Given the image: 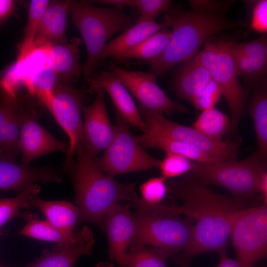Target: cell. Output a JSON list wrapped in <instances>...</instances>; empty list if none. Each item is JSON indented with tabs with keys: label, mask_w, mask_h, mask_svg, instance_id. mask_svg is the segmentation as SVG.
<instances>
[{
	"label": "cell",
	"mask_w": 267,
	"mask_h": 267,
	"mask_svg": "<svg viewBox=\"0 0 267 267\" xmlns=\"http://www.w3.org/2000/svg\"><path fill=\"white\" fill-rule=\"evenodd\" d=\"M253 90L249 105L257 138L258 151L267 157V89L266 78L248 89Z\"/></svg>",
	"instance_id": "26"
},
{
	"label": "cell",
	"mask_w": 267,
	"mask_h": 267,
	"mask_svg": "<svg viewBox=\"0 0 267 267\" xmlns=\"http://www.w3.org/2000/svg\"><path fill=\"white\" fill-rule=\"evenodd\" d=\"M166 181L160 176L152 178L142 183L139 187L141 200L150 205L160 204L168 192Z\"/></svg>",
	"instance_id": "36"
},
{
	"label": "cell",
	"mask_w": 267,
	"mask_h": 267,
	"mask_svg": "<svg viewBox=\"0 0 267 267\" xmlns=\"http://www.w3.org/2000/svg\"><path fill=\"white\" fill-rule=\"evenodd\" d=\"M139 112L145 125L142 132L185 142L220 161L235 160L238 156L239 140L214 141L193 127L170 120L162 112Z\"/></svg>",
	"instance_id": "9"
},
{
	"label": "cell",
	"mask_w": 267,
	"mask_h": 267,
	"mask_svg": "<svg viewBox=\"0 0 267 267\" xmlns=\"http://www.w3.org/2000/svg\"><path fill=\"white\" fill-rule=\"evenodd\" d=\"M49 2L47 0H31L23 38L17 46V64L26 62L35 53L34 43L39 23Z\"/></svg>",
	"instance_id": "28"
},
{
	"label": "cell",
	"mask_w": 267,
	"mask_h": 267,
	"mask_svg": "<svg viewBox=\"0 0 267 267\" xmlns=\"http://www.w3.org/2000/svg\"><path fill=\"white\" fill-rule=\"evenodd\" d=\"M16 9L14 0H0V27L15 14Z\"/></svg>",
	"instance_id": "42"
},
{
	"label": "cell",
	"mask_w": 267,
	"mask_h": 267,
	"mask_svg": "<svg viewBox=\"0 0 267 267\" xmlns=\"http://www.w3.org/2000/svg\"><path fill=\"white\" fill-rule=\"evenodd\" d=\"M248 3L250 8V29L257 33L266 34L267 31V0L249 1Z\"/></svg>",
	"instance_id": "39"
},
{
	"label": "cell",
	"mask_w": 267,
	"mask_h": 267,
	"mask_svg": "<svg viewBox=\"0 0 267 267\" xmlns=\"http://www.w3.org/2000/svg\"><path fill=\"white\" fill-rule=\"evenodd\" d=\"M75 156L68 169L71 171L80 221L103 226L107 214L119 201H130L135 208L140 203L141 199L134 191L135 184L121 183L103 173L85 144L78 149Z\"/></svg>",
	"instance_id": "3"
},
{
	"label": "cell",
	"mask_w": 267,
	"mask_h": 267,
	"mask_svg": "<svg viewBox=\"0 0 267 267\" xmlns=\"http://www.w3.org/2000/svg\"><path fill=\"white\" fill-rule=\"evenodd\" d=\"M208 40L196 59L207 69L211 77L220 87L230 113L228 135L237 134L239 123L244 113L249 90L238 80L233 59L234 41L227 39Z\"/></svg>",
	"instance_id": "5"
},
{
	"label": "cell",
	"mask_w": 267,
	"mask_h": 267,
	"mask_svg": "<svg viewBox=\"0 0 267 267\" xmlns=\"http://www.w3.org/2000/svg\"><path fill=\"white\" fill-rule=\"evenodd\" d=\"M220 261L217 267H260L228 257L226 251L219 254Z\"/></svg>",
	"instance_id": "43"
},
{
	"label": "cell",
	"mask_w": 267,
	"mask_h": 267,
	"mask_svg": "<svg viewBox=\"0 0 267 267\" xmlns=\"http://www.w3.org/2000/svg\"><path fill=\"white\" fill-rule=\"evenodd\" d=\"M19 97L13 98L7 119L5 157L15 159L20 152Z\"/></svg>",
	"instance_id": "34"
},
{
	"label": "cell",
	"mask_w": 267,
	"mask_h": 267,
	"mask_svg": "<svg viewBox=\"0 0 267 267\" xmlns=\"http://www.w3.org/2000/svg\"><path fill=\"white\" fill-rule=\"evenodd\" d=\"M233 55L237 75L244 79L249 88L266 79L267 73L266 36H262L247 42L236 43L233 46Z\"/></svg>",
	"instance_id": "18"
},
{
	"label": "cell",
	"mask_w": 267,
	"mask_h": 267,
	"mask_svg": "<svg viewBox=\"0 0 267 267\" xmlns=\"http://www.w3.org/2000/svg\"><path fill=\"white\" fill-rule=\"evenodd\" d=\"M193 161L173 153H166L160 160L159 168L161 177L167 180L189 173L193 167Z\"/></svg>",
	"instance_id": "35"
},
{
	"label": "cell",
	"mask_w": 267,
	"mask_h": 267,
	"mask_svg": "<svg viewBox=\"0 0 267 267\" xmlns=\"http://www.w3.org/2000/svg\"><path fill=\"white\" fill-rule=\"evenodd\" d=\"M171 34V30L168 28L161 30L114 59L120 61L132 59L144 60L146 62L152 60L165 49L170 41Z\"/></svg>",
	"instance_id": "29"
},
{
	"label": "cell",
	"mask_w": 267,
	"mask_h": 267,
	"mask_svg": "<svg viewBox=\"0 0 267 267\" xmlns=\"http://www.w3.org/2000/svg\"><path fill=\"white\" fill-rule=\"evenodd\" d=\"M89 92L103 89L110 96L117 113L129 125L142 131L144 122L128 89L110 71H101L87 80Z\"/></svg>",
	"instance_id": "17"
},
{
	"label": "cell",
	"mask_w": 267,
	"mask_h": 267,
	"mask_svg": "<svg viewBox=\"0 0 267 267\" xmlns=\"http://www.w3.org/2000/svg\"><path fill=\"white\" fill-rule=\"evenodd\" d=\"M129 126L117 113L114 137L102 157L94 158L97 167L110 177L159 167L160 160L143 149Z\"/></svg>",
	"instance_id": "8"
},
{
	"label": "cell",
	"mask_w": 267,
	"mask_h": 267,
	"mask_svg": "<svg viewBox=\"0 0 267 267\" xmlns=\"http://www.w3.org/2000/svg\"><path fill=\"white\" fill-rule=\"evenodd\" d=\"M13 98L4 96L0 100V156L5 157L7 119Z\"/></svg>",
	"instance_id": "41"
},
{
	"label": "cell",
	"mask_w": 267,
	"mask_h": 267,
	"mask_svg": "<svg viewBox=\"0 0 267 267\" xmlns=\"http://www.w3.org/2000/svg\"><path fill=\"white\" fill-rule=\"evenodd\" d=\"M166 28L168 27L164 22L136 20L134 25L105 45L100 55L101 62L108 57L114 59L154 33Z\"/></svg>",
	"instance_id": "22"
},
{
	"label": "cell",
	"mask_w": 267,
	"mask_h": 267,
	"mask_svg": "<svg viewBox=\"0 0 267 267\" xmlns=\"http://www.w3.org/2000/svg\"><path fill=\"white\" fill-rule=\"evenodd\" d=\"M53 93V102L48 110L67 134L70 141L64 164L67 169L73 163L78 149L85 144L82 120L84 92L71 83L58 80Z\"/></svg>",
	"instance_id": "11"
},
{
	"label": "cell",
	"mask_w": 267,
	"mask_h": 267,
	"mask_svg": "<svg viewBox=\"0 0 267 267\" xmlns=\"http://www.w3.org/2000/svg\"><path fill=\"white\" fill-rule=\"evenodd\" d=\"M230 127V119L228 115L214 107L201 111L192 127L213 141H222Z\"/></svg>",
	"instance_id": "30"
},
{
	"label": "cell",
	"mask_w": 267,
	"mask_h": 267,
	"mask_svg": "<svg viewBox=\"0 0 267 267\" xmlns=\"http://www.w3.org/2000/svg\"><path fill=\"white\" fill-rule=\"evenodd\" d=\"M224 15L172 6L166 13L164 21L172 28L171 36L163 51L146 62L151 72L164 76L196 55L202 44L215 34L247 26L245 21L229 20Z\"/></svg>",
	"instance_id": "2"
},
{
	"label": "cell",
	"mask_w": 267,
	"mask_h": 267,
	"mask_svg": "<svg viewBox=\"0 0 267 267\" xmlns=\"http://www.w3.org/2000/svg\"><path fill=\"white\" fill-rule=\"evenodd\" d=\"M127 251L126 267H168L169 257L163 251L140 244H132Z\"/></svg>",
	"instance_id": "32"
},
{
	"label": "cell",
	"mask_w": 267,
	"mask_h": 267,
	"mask_svg": "<svg viewBox=\"0 0 267 267\" xmlns=\"http://www.w3.org/2000/svg\"><path fill=\"white\" fill-rule=\"evenodd\" d=\"M180 267H188L187 263H183L181 265Z\"/></svg>",
	"instance_id": "46"
},
{
	"label": "cell",
	"mask_w": 267,
	"mask_h": 267,
	"mask_svg": "<svg viewBox=\"0 0 267 267\" xmlns=\"http://www.w3.org/2000/svg\"><path fill=\"white\" fill-rule=\"evenodd\" d=\"M82 44L81 39L75 37L66 43L51 45L44 52L46 54V63L59 80L72 84L81 77L83 68L79 60Z\"/></svg>",
	"instance_id": "20"
},
{
	"label": "cell",
	"mask_w": 267,
	"mask_h": 267,
	"mask_svg": "<svg viewBox=\"0 0 267 267\" xmlns=\"http://www.w3.org/2000/svg\"><path fill=\"white\" fill-rule=\"evenodd\" d=\"M267 156L257 151L240 161H193V167L189 173L205 184L224 188L234 199L242 202L258 192L259 180L267 171Z\"/></svg>",
	"instance_id": "6"
},
{
	"label": "cell",
	"mask_w": 267,
	"mask_h": 267,
	"mask_svg": "<svg viewBox=\"0 0 267 267\" xmlns=\"http://www.w3.org/2000/svg\"><path fill=\"white\" fill-rule=\"evenodd\" d=\"M70 7V0L49 1L39 23L34 43L35 52H44L51 45L68 42L66 28Z\"/></svg>",
	"instance_id": "19"
},
{
	"label": "cell",
	"mask_w": 267,
	"mask_h": 267,
	"mask_svg": "<svg viewBox=\"0 0 267 267\" xmlns=\"http://www.w3.org/2000/svg\"><path fill=\"white\" fill-rule=\"evenodd\" d=\"M136 234L132 244L150 245L169 257L190 244L193 222L170 213L136 211Z\"/></svg>",
	"instance_id": "7"
},
{
	"label": "cell",
	"mask_w": 267,
	"mask_h": 267,
	"mask_svg": "<svg viewBox=\"0 0 267 267\" xmlns=\"http://www.w3.org/2000/svg\"><path fill=\"white\" fill-rule=\"evenodd\" d=\"M169 0H132V8L137 10L140 16L138 21H155L163 12L166 13L172 5Z\"/></svg>",
	"instance_id": "37"
},
{
	"label": "cell",
	"mask_w": 267,
	"mask_h": 267,
	"mask_svg": "<svg viewBox=\"0 0 267 267\" xmlns=\"http://www.w3.org/2000/svg\"><path fill=\"white\" fill-rule=\"evenodd\" d=\"M173 73L172 89L178 99L190 102L212 80L195 56L176 66Z\"/></svg>",
	"instance_id": "21"
},
{
	"label": "cell",
	"mask_w": 267,
	"mask_h": 267,
	"mask_svg": "<svg viewBox=\"0 0 267 267\" xmlns=\"http://www.w3.org/2000/svg\"><path fill=\"white\" fill-rule=\"evenodd\" d=\"M0 234H1V232H0Z\"/></svg>",
	"instance_id": "47"
},
{
	"label": "cell",
	"mask_w": 267,
	"mask_h": 267,
	"mask_svg": "<svg viewBox=\"0 0 267 267\" xmlns=\"http://www.w3.org/2000/svg\"><path fill=\"white\" fill-rule=\"evenodd\" d=\"M94 243L91 238L75 244L56 245L52 251L44 250L39 258L25 267H74L80 257L90 254Z\"/></svg>",
	"instance_id": "25"
},
{
	"label": "cell",
	"mask_w": 267,
	"mask_h": 267,
	"mask_svg": "<svg viewBox=\"0 0 267 267\" xmlns=\"http://www.w3.org/2000/svg\"><path fill=\"white\" fill-rule=\"evenodd\" d=\"M132 203L116 204L107 214L103 226L109 243V254L120 267H126L127 250L136 234L135 213L130 210Z\"/></svg>",
	"instance_id": "14"
},
{
	"label": "cell",
	"mask_w": 267,
	"mask_h": 267,
	"mask_svg": "<svg viewBox=\"0 0 267 267\" xmlns=\"http://www.w3.org/2000/svg\"><path fill=\"white\" fill-rule=\"evenodd\" d=\"M109 69L138 101L139 111L160 112L168 116L188 111L167 95L157 84V75L154 73L127 70L115 64H110Z\"/></svg>",
	"instance_id": "13"
},
{
	"label": "cell",
	"mask_w": 267,
	"mask_h": 267,
	"mask_svg": "<svg viewBox=\"0 0 267 267\" xmlns=\"http://www.w3.org/2000/svg\"><path fill=\"white\" fill-rule=\"evenodd\" d=\"M38 208L46 218V222L61 230L72 232L80 221L78 207L67 201H47L34 195L28 201L26 209Z\"/></svg>",
	"instance_id": "23"
},
{
	"label": "cell",
	"mask_w": 267,
	"mask_h": 267,
	"mask_svg": "<svg viewBox=\"0 0 267 267\" xmlns=\"http://www.w3.org/2000/svg\"><path fill=\"white\" fill-rule=\"evenodd\" d=\"M40 191V187L35 184L24 190L14 198L0 200V227L12 219L20 217L27 221L33 218L31 214L22 213V208H26L29 200Z\"/></svg>",
	"instance_id": "33"
},
{
	"label": "cell",
	"mask_w": 267,
	"mask_h": 267,
	"mask_svg": "<svg viewBox=\"0 0 267 267\" xmlns=\"http://www.w3.org/2000/svg\"><path fill=\"white\" fill-rule=\"evenodd\" d=\"M229 238L237 260L254 265L267 254V205L240 209L231 222Z\"/></svg>",
	"instance_id": "10"
},
{
	"label": "cell",
	"mask_w": 267,
	"mask_h": 267,
	"mask_svg": "<svg viewBox=\"0 0 267 267\" xmlns=\"http://www.w3.org/2000/svg\"><path fill=\"white\" fill-rule=\"evenodd\" d=\"M258 191L261 194L264 204H267V172L261 176L258 184Z\"/></svg>",
	"instance_id": "44"
},
{
	"label": "cell",
	"mask_w": 267,
	"mask_h": 267,
	"mask_svg": "<svg viewBox=\"0 0 267 267\" xmlns=\"http://www.w3.org/2000/svg\"><path fill=\"white\" fill-rule=\"evenodd\" d=\"M142 134L135 136L143 148H158L166 153H173L184 156L190 160L201 162H216L220 161L185 142L142 132Z\"/></svg>",
	"instance_id": "27"
},
{
	"label": "cell",
	"mask_w": 267,
	"mask_h": 267,
	"mask_svg": "<svg viewBox=\"0 0 267 267\" xmlns=\"http://www.w3.org/2000/svg\"><path fill=\"white\" fill-rule=\"evenodd\" d=\"M229 0H190L192 10L225 15L231 5Z\"/></svg>",
	"instance_id": "40"
},
{
	"label": "cell",
	"mask_w": 267,
	"mask_h": 267,
	"mask_svg": "<svg viewBox=\"0 0 267 267\" xmlns=\"http://www.w3.org/2000/svg\"><path fill=\"white\" fill-rule=\"evenodd\" d=\"M222 93L219 85L212 79L191 100L194 107L201 111L212 108L219 101Z\"/></svg>",
	"instance_id": "38"
},
{
	"label": "cell",
	"mask_w": 267,
	"mask_h": 267,
	"mask_svg": "<svg viewBox=\"0 0 267 267\" xmlns=\"http://www.w3.org/2000/svg\"></svg>",
	"instance_id": "48"
},
{
	"label": "cell",
	"mask_w": 267,
	"mask_h": 267,
	"mask_svg": "<svg viewBox=\"0 0 267 267\" xmlns=\"http://www.w3.org/2000/svg\"><path fill=\"white\" fill-rule=\"evenodd\" d=\"M61 181V175L57 169L26 166L15 159L0 156V190H13L19 194L39 182Z\"/></svg>",
	"instance_id": "16"
},
{
	"label": "cell",
	"mask_w": 267,
	"mask_h": 267,
	"mask_svg": "<svg viewBox=\"0 0 267 267\" xmlns=\"http://www.w3.org/2000/svg\"><path fill=\"white\" fill-rule=\"evenodd\" d=\"M30 95L19 97V145L21 163L28 166L41 156L67 152L64 142L54 137L40 123L42 112Z\"/></svg>",
	"instance_id": "12"
},
{
	"label": "cell",
	"mask_w": 267,
	"mask_h": 267,
	"mask_svg": "<svg viewBox=\"0 0 267 267\" xmlns=\"http://www.w3.org/2000/svg\"><path fill=\"white\" fill-rule=\"evenodd\" d=\"M105 91L100 89L96 92L93 102L84 107L85 121L83 133L85 145L89 153L93 158L102 150L107 149L112 142L115 127L108 116L104 100Z\"/></svg>",
	"instance_id": "15"
},
{
	"label": "cell",
	"mask_w": 267,
	"mask_h": 267,
	"mask_svg": "<svg viewBox=\"0 0 267 267\" xmlns=\"http://www.w3.org/2000/svg\"><path fill=\"white\" fill-rule=\"evenodd\" d=\"M168 191L181 205H164L165 212L182 215L193 222L187 248L177 258L181 264L204 253L225 251L231 222L241 202L219 194L191 176L168 182Z\"/></svg>",
	"instance_id": "1"
},
{
	"label": "cell",
	"mask_w": 267,
	"mask_h": 267,
	"mask_svg": "<svg viewBox=\"0 0 267 267\" xmlns=\"http://www.w3.org/2000/svg\"><path fill=\"white\" fill-rule=\"evenodd\" d=\"M58 80L55 72L46 62L32 77L31 96H36L48 110L52 105L53 91Z\"/></svg>",
	"instance_id": "31"
},
{
	"label": "cell",
	"mask_w": 267,
	"mask_h": 267,
	"mask_svg": "<svg viewBox=\"0 0 267 267\" xmlns=\"http://www.w3.org/2000/svg\"><path fill=\"white\" fill-rule=\"evenodd\" d=\"M95 267H115L111 263L107 262L99 263Z\"/></svg>",
	"instance_id": "45"
},
{
	"label": "cell",
	"mask_w": 267,
	"mask_h": 267,
	"mask_svg": "<svg viewBox=\"0 0 267 267\" xmlns=\"http://www.w3.org/2000/svg\"><path fill=\"white\" fill-rule=\"evenodd\" d=\"M18 234L32 238L54 242L57 245L75 244L93 237L90 229L84 226L77 232H67L52 226L45 221H40L32 218L18 232Z\"/></svg>",
	"instance_id": "24"
},
{
	"label": "cell",
	"mask_w": 267,
	"mask_h": 267,
	"mask_svg": "<svg viewBox=\"0 0 267 267\" xmlns=\"http://www.w3.org/2000/svg\"><path fill=\"white\" fill-rule=\"evenodd\" d=\"M70 14L71 22L80 32L87 48L83 73L87 80L96 73L101 53L109 39L130 28L137 18L118 8L96 7L87 1L70 0Z\"/></svg>",
	"instance_id": "4"
}]
</instances>
